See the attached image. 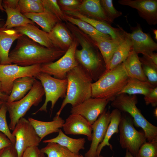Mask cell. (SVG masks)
I'll return each instance as SVG.
<instances>
[{
    "mask_svg": "<svg viewBox=\"0 0 157 157\" xmlns=\"http://www.w3.org/2000/svg\"><path fill=\"white\" fill-rule=\"evenodd\" d=\"M67 85L66 95L56 115L60 116L68 104L76 106L92 97L93 80L79 65L67 74Z\"/></svg>",
    "mask_w": 157,
    "mask_h": 157,
    "instance_id": "obj_3",
    "label": "cell"
},
{
    "mask_svg": "<svg viewBox=\"0 0 157 157\" xmlns=\"http://www.w3.org/2000/svg\"><path fill=\"white\" fill-rule=\"evenodd\" d=\"M12 134L15 138L14 146L17 157H21L27 148L38 146L41 141L32 125L24 117L19 120Z\"/></svg>",
    "mask_w": 157,
    "mask_h": 157,
    "instance_id": "obj_11",
    "label": "cell"
},
{
    "mask_svg": "<svg viewBox=\"0 0 157 157\" xmlns=\"http://www.w3.org/2000/svg\"><path fill=\"white\" fill-rule=\"evenodd\" d=\"M21 157H45V155L38 146H35L27 148Z\"/></svg>",
    "mask_w": 157,
    "mask_h": 157,
    "instance_id": "obj_41",
    "label": "cell"
},
{
    "mask_svg": "<svg viewBox=\"0 0 157 157\" xmlns=\"http://www.w3.org/2000/svg\"><path fill=\"white\" fill-rule=\"evenodd\" d=\"M26 17L39 25L44 31L49 33L55 25L60 21L51 12L44 10L39 13H26L23 14Z\"/></svg>",
    "mask_w": 157,
    "mask_h": 157,
    "instance_id": "obj_27",
    "label": "cell"
},
{
    "mask_svg": "<svg viewBox=\"0 0 157 157\" xmlns=\"http://www.w3.org/2000/svg\"><path fill=\"white\" fill-rule=\"evenodd\" d=\"M129 78L122 63L106 72L91 85L92 97L112 101L127 84Z\"/></svg>",
    "mask_w": 157,
    "mask_h": 157,
    "instance_id": "obj_4",
    "label": "cell"
},
{
    "mask_svg": "<svg viewBox=\"0 0 157 157\" xmlns=\"http://www.w3.org/2000/svg\"><path fill=\"white\" fill-rule=\"evenodd\" d=\"M44 10L56 16L60 21H66L65 15L62 11L56 0H42Z\"/></svg>",
    "mask_w": 157,
    "mask_h": 157,
    "instance_id": "obj_37",
    "label": "cell"
},
{
    "mask_svg": "<svg viewBox=\"0 0 157 157\" xmlns=\"http://www.w3.org/2000/svg\"><path fill=\"white\" fill-rule=\"evenodd\" d=\"M40 150L48 157H81L80 154H75L66 147L54 142L48 143Z\"/></svg>",
    "mask_w": 157,
    "mask_h": 157,
    "instance_id": "obj_31",
    "label": "cell"
},
{
    "mask_svg": "<svg viewBox=\"0 0 157 157\" xmlns=\"http://www.w3.org/2000/svg\"><path fill=\"white\" fill-rule=\"evenodd\" d=\"M81 1L78 0H59L58 2L64 11L74 10Z\"/></svg>",
    "mask_w": 157,
    "mask_h": 157,
    "instance_id": "obj_40",
    "label": "cell"
},
{
    "mask_svg": "<svg viewBox=\"0 0 157 157\" xmlns=\"http://www.w3.org/2000/svg\"><path fill=\"white\" fill-rule=\"evenodd\" d=\"M45 93L38 80H35L32 88L21 99L11 103L6 102L9 115V127L13 131L20 119L23 117L33 106H36L42 101Z\"/></svg>",
    "mask_w": 157,
    "mask_h": 157,
    "instance_id": "obj_6",
    "label": "cell"
},
{
    "mask_svg": "<svg viewBox=\"0 0 157 157\" xmlns=\"http://www.w3.org/2000/svg\"><path fill=\"white\" fill-rule=\"evenodd\" d=\"M67 26L81 47V49H76L75 53V58L78 65L93 81H96L106 70L101 53L90 37L87 36V35L84 34L71 24H68Z\"/></svg>",
    "mask_w": 157,
    "mask_h": 157,
    "instance_id": "obj_2",
    "label": "cell"
},
{
    "mask_svg": "<svg viewBox=\"0 0 157 157\" xmlns=\"http://www.w3.org/2000/svg\"><path fill=\"white\" fill-rule=\"evenodd\" d=\"M13 28L42 46L48 48L55 47L49 39L48 33L39 29L35 25L28 24Z\"/></svg>",
    "mask_w": 157,
    "mask_h": 157,
    "instance_id": "obj_22",
    "label": "cell"
},
{
    "mask_svg": "<svg viewBox=\"0 0 157 157\" xmlns=\"http://www.w3.org/2000/svg\"><path fill=\"white\" fill-rule=\"evenodd\" d=\"M48 35L54 47L66 51L74 40L68 29L60 22L55 25Z\"/></svg>",
    "mask_w": 157,
    "mask_h": 157,
    "instance_id": "obj_21",
    "label": "cell"
},
{
    "mask_svg": "<svg viewBox=\"0 0 157 157\" xmlns=\"http://www.w3.org/2000/svg\"><path fill=\"white\" fill-rule=\"evenodd\" d=\"M125 157H135L133 156L128 151L126 150Z\"/></svg>",
    "mask_w": 157,
    "mask_h": 157,
    "instance_id": "obj_49",
    "label": "cell"
},
{
    "mask_svg": "<svg viewBox=\"0 0 157 157\" xmlns=\"http://www.w3.org/2000/svg\"><path fill=\"white\" fill-rule=\"evenodd\" d=\"M132 32L126 35L131 40L132 49L138 54L141 53L146 55L156 51L157 44L153 40L150 35L144 33L140 24L131 28Z\"/></svg>",
    "mask_w": 157,
    "mask_h": 157,
    "instance_id": "obj_13",
    "label": "cell"
},
{
    "mask_svg": "<svg viewBox=\"0 0 157 157\" xmlns=\"http://www.w3.org/2000/svg\"><path fill=\"white\" fill-rule=\"evenodd\" d=\"M28 120L33 127L41 141L49 134L58 133L65 122L60 116L56 115L52 121L49 122L40 121L31 117L28 118Z\"/></svg>",
    "mask_w": 157,
    "mask_h": 157,
    "instance_id": "obj_20",
    "label": "cell"
},
{
    "mask_svg": "<svg viewBox=\"0 0 157 157\" xmlns=\"http://www.w3.org/2000/svg\"><path fill=\"white\" fill-rule=\"evenodd\" d=\"M100 1L106 15L111 23L116 18L122 15V12L118 11L114 7L112 0H101Z\"/></svg>",
    "mask_w": 157,
    "mask_h": 157,
    "instance_id": "obj_39",
    "label": "cell"
},
{
    "mask_svg": "<svg viewBox=\"0 0 157 157\" xmlns=\"http://www.w3.org/2000/svg\"><path fill=\"white\" fill-rule=\"evenodd\" d=\"M66 20L71 24L76 26L80 30L88 36H95L109 39H112L109 35L103 34L97 31L89 23L79 19L65 15Z\"/></svg>",
    "mask_w": 157,
    "mask_h": 157,
    "instance_id": "obj_32",
    "label": "cell"
},
{
    "mask_svg": "<svg viewBox=\"0 0 157 157\" xmlns=\"http://www.w3.org/2000/svg\"><path fill=\"white\" fill-rule=\"evenodd\" d=\"M1 20V19H0V21ZM1 27H2V26H1V25L0 24V28Z\"/></svg>",
    "mask_w": 157,
    "mask_h": 157,
    "instance_id": "obj_55",
    "label": "cell"
},
{
    "mask_svg": "<svg viewBox=\"0 0 157 157\" xmlns=\"http://www.w3.org/2000/svg\"><path fill=\"white\" fill-rule=\"evenodd\" d=\"M18 6L22 14L39 13L44 10L42 0H19Z\"/></svg>",
    "mask_w": 157,
    "mask_h": 157,
    "instance_id": "obj_33",
    "label": "cell"
},
{
    "mask_svg": "<svg viewBox=\"0 0 157 157\" xmlns=\"http://www.w3.org/2000/svg\"><path fill=\"white\" fill-rule=\"evenodd\" d=\"M58 136L56 137L43 141L44 143L54 142L64 147L73 153L79 155L81 150L85 149V138H80L75 139L70 137L66 135L60 129Z\"/></svg>",
    "mask_w": 157,
    "mask_h": 157,
    "instance_id": "obj_24",
    "label": "cell"
},
{
    "mask_svg": "<svg viewBox=\"0 0 157 157\" xmlns=\"http://www.w3.org/2000/svg\"><path fill=\"white\" fill-rule=\"evenodd\" d=\"M7 111L6 102H4L0 109V132L5 135L14 144L15 138L11 133L7 122L6 114Z\"/></svg>",
    "mask_w": 157,
    "mask_h": 157,
    "instance_id": "obj_35",
    "label": "cell"
},
{
    "mask_svg": "<svg viewBox=\"0 0 157 157\" xmlns=\"http://www.w3.org/2000/svg\"><path fill=\"white\" fill-rule=\"evenodd\" d=\"M41 65L22 66L15 64H0V82L2 92L9 95L14 81L25 76L35 77L41 72Z\"/></svg>",
    "mask_w": 157,
    "mask_h": 157,
    "instance_id": "obj_9",
    "label": "cell"
},
{
    "mask_svg": "<svg viewBox=\"0 0 157 157\" xmlns=\"http://www.w3.org/2000/svg\"><path fill=\"white\" fill-rule=\"evenodd\" d=\"M153 32H154V33L155 34V39H156L157 40V30H156V29L153 30Z\"/></svg>",
    "mask_w": 157,
    "mask_h": 157,
    "instance_id": "obj_52",
    "label": "cell"
},
{
    "mask_svg": "<svg viewBox=\"0 0 157 157\" xmlns=\"http://www.w3.org/2000/svg\"><path fill=\"white\" fill-rule=\"evenodd\" d=\"M63 128L66 134L84 135L88 140H92V125L80 115L71 114L66 119Z\"/></svg>",
    "mask_w": 157,
    "mask_h": 157,
    "instance_id": "obj_17",
    "label": "cell"
},
{
    "mask_svg": "<svg viewBox=\"0 0 157 157\" xmlns=\"http://www.w3.org/2000/svg\"><path fill=\"white\" fill-rule=\"evenodd\" d=\"M143 56L151 63L157 66V53L153 52Z\"/></svg>",
    "mask_w": 157,
    "mask_h": 157,
    "instance_id": "obj_47",
    "label": "cell"
},
{
    "mask_svg": "<svg viewBox=\"0 0 157 157\" xmlns=\"http://www.w3.org/2000/svg\"><path fill=\"white\" fill-rule=\"evenodd\" d=\"M154 115V116L156 117V118H157V108H155L153 112Z\"/></svg>",
    "mask_w": 157,
    "mask_h": 157,
    "instance_id": "obj_50",
    "label": "cell"
},
{
    "mask_svg": "<svg viewBox=\"0 0 157 157\" xmlns=\"http://www.w3.org/2000/svg\"><path fill=\"white\" fill-rule=\"evenodd\" d=\"M4 102L0 100V109L1 107Z\"/></svg>",
    "mask_w": 157,
    "mask_h": 157,
    "instance_id": "obj_53",
    "label": "cell"
},
{
    "mask_svg": "<svg viewBox=\"0 0 157 157\" xmlns=\"http://www.w3.org/2000/svg\"><path fill=\"white\" fill-rule=\"evenodd\" d=\"M1 84L0 82V100L3 102H7L8 96L2 92L1 90Z\"/></svg>",
    "mask_w": 157,
    "mask_h": 157,
    "instance_id": "obj_48",
    "label": "cell"
},
{
    "mask_svg": "<svg viewBox=\"0 0 157 157\" xmlns=\"http://www.w3.org/2000/svg\"><path fill=\"white\" fill-rule=\"evenodd\" d=\"M13 144L10 140L4 134L0 132V151Z\"/></svg>",
    "mask_w": 157,
    "mask_h": 157,
    "instance_id": "obj_45",
    "label": "cell"
},
{
    "mask_svg": "<svg viewBox=\"0 0 157 157\" xmlns=\"http://www.w3.org/2000/svg\"><path fill=\"white\" fill-rule=\"evenodd\" d=\"M3 7L7 15L6 22L3 26V27L10 29L25 26L28 24H35L34 22L21 13L19 6L15 8L4 6Z\"/></svg>",
    "mask_w": 157,
    "mask_h": 157,
    "instance_id": "obj_28",
    "label": "cell"
},
{
    "mask_svg": "<svg viewBox=\"0 0 157 157\" xmlns=\"http://www.w3.org/2000/svg\"><path fill=\"white\" fill-rule=\"evenodd\" d=\"M144 73L148 81L155 87L157 86V66L143 56L139 57Z\"/></svg>",
    "mask_w": 157,
    "mask_h": 157,
    "instance_id": "obj_34",
    "label": "cell"
},
{
    "mask_svg": "<svg viewBox=\"0 0 157 157\" xmlns=\"http://www.w3.org/2000/svg\"><path fill=\"white\" fill-rule=\"evenodd\" d=\"M131 118L122 114L119 125V143L122 148L128 150L135 157L140 147L147 140L142 130L138 131L135 128Z\"/></svg>",
    "mask_w": 157,
    "mask_h": 157,
    "instance_id": "obj_7",
    "label": "cell"
},
{
    "mask_svg": "<svg viewBox=\"0 0 157 157\" xmlns=\"http://www.w3.org/2000/svg\"><path fill=\"white\" fill-rule=\"evenodd\" d=\"M0 157H17L14 144H12L1 150Z\"/></svg>",
    "mask_w": 157,
    "mask_h": 157,
    "instance_id": "obj_44",
    "label": "cell"
},
{
    "mask_svg": "<svg viewBox=\"0 0 157 157\" xmlns=\"http://www.w3.org/2000/svg\"><path fill=\"white\" fill-rule=\"evenodd\" d=\"M78 43L74 38L65 53L58 60L54 62L41 65V72L53 76L56 78H66L67 73L78 65L75 57Z\"/></svg>",
    "mask_w": 157,
    "mask_h": 157,
    "instance_id": "obj_10",
    "label": "cell"
},
{
    "mask_svg": "<svg viewBox=\"0 0 157 157\" xmlns=\"http://www.w3.org/2000/svg\"><path fill=\"white\" fill-rule=\"evenodd\" d=\"M155 87L148 81H143L129 78L127 84L118 95L126 94L130 95L140 94L144 96Z\"/></svg>",
    "mask_w": 157,
    "mask_h": 157,
    "instance_id": "obj_29",
    "label": "cell"
},
{
    "mask_svg": "<svg viewBox=\"0 0 157 157\" xmlns=\"http://www.w3.org/2000/svg\"><path fill=\"white\" fill-rule=\"evenodd\" d=\"M136 95L121 94L111 101V106L121 112L128 113L137 127L142 129L148 141L157 140V127L147 120L136 106Z\"/></svg>",
    "mask_w": 157,
    "mask_h": 157,
    "instance_id": "obj_5",
    "label": "cell"
},
{
    "mask_svg": "<svg viewBox=\"0 0 157 157\" xmlns=\"http://www.w3.org/2000/svg\"><path fill=\"white\" fill-rule=\"evenodd\" d=\"M109 101L106 99L91 97L72 107L70 113L81 115L92 125L103 113Z\"/></svg>",
    "mask_w": 157,
    "mask_h": 157,
    "instance_id": "obj_12",
    "label": "cell"
},
{
    "mask_svg": "<svg viewBox=\"0 0 157 157\" xmlns=\"http://www.w3.org/2000/svg\"><path fill=\"white\" fill-rule=\"evenodd\" d=\"M122 112L117 109L114 108L110 112V120L107 128L104 138L99 145L97 150V156L98 157L103 148L106 146H108L113 150V146L109 140L113 135L119 132V125L122 117Z\"/></svg>",
    "mask_w": 157,
    "mask_h": 157,
    "instance_id": "obj_26",
    "label": "cell"
},
{
    "mask_svg": "<svg viewBox=\"0 0 157 157\" xmlns=\"http://www.w3.org/2000/svg\"><path fill=\"white\" fill-rule=\"evenodd\" d=\"M66 51L56 47H46L23 35L17 39L16 46L9 53V57L12 64L28 66L53 62Z\"/></svg>",
    "mask_w": 157,
    "mask_h": 157,
    "instance_id": "obj_1",
    "label": "cell"
},
{
    "mask_svg": "<svg viewBox=\"0 0 157 157\" xmlns=\"http://www.w3.org/2000/svg\"><path fill=\"white\" fill-rule=\"evenodd\" d=\"M123 63L125 71L129 78L143 81H148L143 72L138 54L133 49Z\"/></svg>",
    "mask_w": 157,
    "mask_h": 157,
    "instance_id": "obj_25",
    "label": "cell"
},
{
    "mask_svg": "<svg viewBox=\"0 0 157 157\" xmlns=\"http://www.w3.org/2000/svg\"><path fill=\"white\" fill-rule=\"evenodd\" d=\"M41 82L44 89L45 99L42 106L33 114L39 111H47L48 103L51 102V112L58 99L65 98L66 96L67 82L66 78L60 79L55 78L47 74L40 72L35 77Z\"/></svg>",
    "mask_w": 157,
    "mask_h": 157,
    "instance_id": "obj_8",
    "label": "cell"
},
{
    "mask_svg": "<svg viewBox=\"0 0 157 157\" xmlns=\"http://www.w3.org/2000/svg\"><path fill=\"white\" fill-rule=\"evenodd\" d=\"M132 49V42L126 35L125 38L113 54L106 72L112 69L124 62Z\"/></svg>",
    "mask_w": 157,
    "mask_h": 157,
    "instance_id": "obj_30",
    "label": "cell"
},
{
    "mask_svg": "<svg viewBox=\"0 0 157 157\" xmlns=\"http://www.w3.org/2000/svg\"><path fill=\"white\" fill-rule=\"evenodd\" d=\"M80 156H81V157H85L84 156H83L82 155L80 154ZM98 157H104L102 155H100Z\"/></svg>",
    "mask_w": 157,
    "mask_h": 157,
    "instance_id": "obj_54",
    "label": "cell"
},
{
    "mask_svg": "<svg viewBox=\"0 0 157 157\" xmlns=\"http://www.w3.org/2000/svg\"><path fill=\"white\" fill-rule=\"evenodd\" d=\"M64 12L68 15L74 17L89 23L99 32L109 35L113 40L122 41L126 36V31L119 26L118 28L113 27L107 23L90 18L76 11L67 10Z\"/></svg>",
    "mask_w": 157,
    "mask_h": 157,
    "instance_id": "obj_15",
    "label": "cell"
},
{
    "mask_svg": "<svg viewBox=\"0 0 157 157\" xmlns=\"http://www.w3.org/2000/svg\"><path fill=\"white\" fill-rule=\"evenodd\" d=\"M89 36L99 50L105 63L106 71L113 54L123 41H119L98 36Z\"/></svg>",
    "mask_w": 157,
    "mask_h": 157,
    "instance_id": "obj_23",
    "label": "cell"
},
{
    "mask_svg": "<svg viewBox=\"0 0 157 157\" xmlns=\"http://www.w3.org/2000/svg\"><path fill=\"white\" fill-rule=\"evenodd\" d=\"M135 157H157V140L147 141L144 143Z\"/></svg>",
    "mask_w": 157,
    "mask_h": 157,
    "instance_id": "obj_36",
    "label": "cell"
},
{
    "mask_svg": "<svg viewBox=\"0 0 157 157\" xmlns=\"http://www.w3.org/2000/svg\"><path fill=\"white\" fill-rule=\"evenodd\" d=\"M19 0H4L2 1L3 6L15 8L18 7Z\"/></svg>",
    "mask_w": 157,
    "mask_h": 157,
    "instance_id": "obj_46",
    "label": "cell"
},
{
    "mask_svg": "<svg viewBox=\"0 0 157 157\" xmlns=\"http://www.w3.org/2000/svg\"><path fill=\"white\" fill-rule=\"evenodd\" d=\"M90 18L111 23L106 15L99 0H84L74 10Z\"/></svg>",
    "mask_w": 157,
    "mask_h": 157,
    "instance_id": "obj_19",
    "label": "cell"
},
{
    "mask_svg": "<svg viewBox=\"0 0 157 157\" xmlns=\"http://www.w3.org/2000/svg\"><path fill=\"white\" fill-rule=\"evenodd\" d=\"M118 2L136 9L139 16L149 25L157 24V0H119Z\"/></svg>",
    "mask_w": 157,
    "mask_h": 157,
    "instance_id": "obj_16",
    "label": "cell"
},
{
    "mask_svg": "<svg viewBox=\"0 0 157 157\" xmlns=\"http://www.w3.org/2000/svg\"><path fill=\"white\" fill-rule=\"evenodd\" d=\"M0 10L4 11V9L3 8L2 5V0H0Z\"/></svg>",
    "mask_w": 157,
    "mask_h": 157,
    "instance_id": "obj_51",
    "label": "cell"
},
{
    "mask_svg": "<svg viewBox=\"0 0 157 157\" xmlns=\"http://www.w3.org/2000/svg\"><path fill=\"white\" fill-rule=\"evenodd\" d=\"M25 96L17 88L13 86L10 93L8 96L7 101L6 102L11 103L18 101L22 99Z\"/></svg>",
    "mask_w": 157,
    "mask_h": 157,
    "instance_id": "obj_43",
    "label": "cell"
},
{
    "mask_svg": "<svg viewBox=\"0 0 157 157\" xmlns=\"http://www.w3.org/2000/svg\"><path fill=\"white\" fill-rule=\"evenodd\" d=\"M144 99L146 105L151 104L153 107L157 106V86L144 96Z\"/></svg>",
    "mask_w": 157,
    "mask_h": 157,
    "instance_id": "obj_42",
    "label": "cell"
},
{
    "mask_svg": "<svg viewBox=\"0 0 157 157\" xmlns=\"http://www.w3.org/2000/svg\"><path fill=\"white\" fill-rule=\"evenodd\" d=\"M23 35L13 28H0V64H12L9 57L10 49L14 42Z\"/></svg>",
    "mask_w": 157,
    "mask_h": 157,
    "instance_id": "obj_18",
    "label": "cell"
},
{
    "mask_svg": "<svg viewBox=\"0 0 157 157\" xmlns=\"http://www.w3.org/2000/svg\"><path fill=\"white\" fill-rule=\"evenodd\" d=\"M36 78L34 76H25L15 80L13 86L17 88L24 95L32 88Z\"/></svg>",
    "mask_w": 157,
    "mask_h": 157,
    "instance_id": "obj_38",
    "label": "cell"
},
{
    "mask_svg": "<svg viewBox=\"0 0 157 157\" xmlns=\"http://www.w3.org/2000/svg\"><path fill=\"white\" fill-rule=\"evenodd\" d=\"M110 120V112L106 109L92 124V142L89 149L84 154L85 157H97V147L104 138Z\"/></svg>",
    "mask_w": 157,
    "mask_h": 157,
    "instance_id": "obj_14",
    "label": "cell"
}]
</instances>
